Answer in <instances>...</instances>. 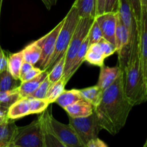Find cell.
Segmentation results:
<instances>
[{
    "label": "cell",
    "instance_id": "6da1fadb",
    "mask_svg": "<svg viewBox=\"0 0 147 147\" xmlns=\"http://www.w3.org/2000/svg\"><path fill=\"white\" fill-rule=\"evenodd\" d=\"M132 108L123 89V71H121L116 81L103 91L94 112L101 129L114 135L126 125Z\"/></svg>",
    "mask_w": 147,
    "mask_h": 147
},
{
    "label": "cell",
    "instance_id": "7a4b0ae2",
    "mask_svg": "<svg viewBox=\"0 0 147 147\" xmlns=\"http://www.w3.org/2000/svg\"><path fill=\"white\" fill-rule=\"evenodd\" d=\"M123 89L133 107L147 100V84L141 63L139 33L131 40L129 59L123 70Z\"/></svg>",
    "mask_w": 147,
    "mask_h": 147
},
{
    "label": "cell",
    "instance_id": "3957f363",
    "mask_svg": "<svg viewBox=\"0 0 147 147\" xmlns=\"http://www.w3.org/2000/svg\"><path fill=\"white\" fill-rule=\"evenodd\" d=\"M80 19V17H79L77 10L73 5L67 15L63 19L64 22L57 35L54 53L47 62L44 71H46L47 72L50 71L52 68L58 62V61L65 55Z\"/></svg>",
    "mask_w": 147,
    "mask_h": 147
},
{
    "label": "cell",
    "instance_id": "277c9868",
    "mask_svg": "<svg viewBox=\"0 0 147 147\" xmlns=\"http://www.w3.org/2000/svg\"><path fill=\"white\" fill-rule=\"evenodd\" d=\"M9 147H45L40 118L27 125L17 126Z\"/></svg>",
    "mask_w": 147,
    "mask_h": 147
},
{
    "label": "cell",
    "instance_id": "5b68a950",
    "mask_svg": "<svg viewBox=\"0 0 147 147\" xmlns=\"http://www.w3.org/2000/svg\"><path fill=\"white\" fill-rule=\"evenodd\" d=\"M69 125L73 128L78 136L83 147H86L88 143L98 138L101 128L96 113L83 118H71L68 116Z\"/></svg>",
    "mask_w": 147,
    "mask_h": 147
},
{
    "label": "cell",
    "instance_id": "8992f818",
    "mask_svg": "<svg viewBox=\"0 0 147 147\" xmlns=\"http://www.w3.org/2000/svg\"><path fill=\"white\" fill-rule=\"evenodd\" d=\"M95 18H80L76 27L70 43L65 53V63L63 77L65 78L70 70L73 62L81 46L82 43L88 35L89 30Z\"/></svg>",
    "mask_w": 147,
    "mask_h": 147
},
{
    "label": "cell",
    "instance_id": "52a82bcc",
    "mask_svg": "<svg viewBox=\"0 0 147 147\" xmlns=\"http://www.w3.org/2000/svg\"><path fill=\"white\" fill-rule=\"evenodd\" d=\"M49 124L53 135L67 147H83L78 136L70 125H66L56 120L50 111Z\"/></svg>",
    "mask_w": 147,
    "mask_h": 147
},
{
    "label": "cell",
    "instance_id": "ba28073f",
    "mask_svg": "<svg viewBox=\"0 0 147 147\" xmlns=\"http://www.w3.org/2000/svg\"><path fill=\"white\" fill-rule=\"evenodd\" d=\"M63 22H64V20L60 22V23H58L47 34L35 41L36 43L41 48V56L37 64L38 66L37 68L40 69L42 71L45 70L47 62L54 53L57 35L60 33V29L63 27Z\"/></svg>",
    "mask_w": 147,
    "mask_h": 147
},
{
    "label": "cell",
    "instance_id": "9c48e42d",
    "mask_svg": "<svg viewBox=\"0 0 147 147\" xmlns=\"http://www.w3.org/2000/svg\"><path fill=\"white\" fill-rule=\"evenodd\" d=\"M95 20L97 22L101 30L103 37L116 46L115 33L116 27V12L103 13L96 16Z\"/></svg>",
    "mask_w": 147,
    "mask_h": 147
},
{
    "label": "cell",
    "instance_id": "30bf717a",
    "mask_svg": "<svg viewBox=\"0 0 147 147\" xmlns=\"http://www.w3.org/2000/svg\"><path fill=\"white\" fill-rule=\"evenodd\" d=\"M117 14L121 22L129 30L131 39L134 35L139 33V28L134 14L128 0H119Z\"/></svg>",
    "mask_w": 147,
    "mask_h": 147
},
{
    "label": "cell",
    "instance_id": "8fae6325",
    "mask_svg": "<svg viewBox=\"0 0 147 147\" xmlns=\"http://www.w3.org/2000/svg\"><path fill=\"white\" fill-rule=\"evenodd\" d=\"M139 35L141 63L147 84V10H142V19L139 29Z\"/></svg>",
    "mask_w": 147,
    "mask_h": 147
},
{
    "label": "cell",
    "instance_id": "7c38bea8",
    "mask_svg": "<svg viewBox=\"0 0 147 147\" xmlns=\"http://www.w3.org/2000/svg\"><path fill=\"white\" fill-rule=\"evenodd\" d=\"M121 71L118 65L114 67H110L103 64L100 67L98 81L96 85L104 91L116 81Z\"/></svg>",
    "mask_w": 147,
    "mask_h": 147
},
{
    "label": "cell",
    "instance_id": "4fadbf2b",
    "mask_svg": "<svg viewBox=\"0 0 147 147\" xmlns=\"http://www.w3.org/2000/svg\"><path fill=\"white\" fill-rule=\"evenodd\" d=\"M64 110L68 116L74 118L87 117L94 112V107L84 99L68 105Z\"/></svg>",
    "mask_w": 147,
    "mask_h": 147
},
{
    "label": "cell",
    "instance_id": "5bb4252c",
    "mask_svg": "<svg viewBox=\"0 0 147 147\" xmlns=\"http://www.w3.org/2000/svg\"><path fill=\"white\" fill-rule=\"evenodd\" d=\"M32 115L29 97H23L13 104L8 110L7 118L10 120L20 119Z\"/></svg>",
    "mask_w": 147,
    "mask_h": 147
},
{
    "label": "cell",
    "instance_id": "9a60e30c",
    "mask_svg": "<svg viewBox=\"0 0 147 147\" xmlns=\"http://www.w3.org/2000/svg\"><path fill=\"white\" fill-rule=\"evenodd\" d=\"M17 125L15 120L7 119L0 122V147H9Z\"/></svg>",
    "mask_w": 147,
    "mask_h": 147
},
{
    "label": "cell",
    "instance_id": "2e32d148",
    "mask_svg": "<svg viewBox=\"0 0 147 147\" xmlns=\"http://www.w3.org/2000/svg\"><path fill=\"white\" fill-rule=\"evenodd\" d=\"M47 75H48V72L46 71H42L40 74H39L34 79L27 81V82H21V84L18 87L19 93L21 97H28L30 95H32L38 88L40 84L45 80Z\"/></svg>",
    "mask_w": 147,
    "mask_h": 147
},
{
    "label": "cell",
    "instance_id": "e0dca14e",
    "mask_svg": "<svg viewBox=\"0 0 147 147\" xmlns=\"http://www.w3.org/2000/svg\"><path fill=\"white\" fill-rule=\"evenodd\" d=\"M80 18H95L96 16V0H76L73 4Z\"/></svg>",
    "mask_w": 147,
    "mask_h": 147
},
{
    "label": "cell",
    "instance_id": "ac0fdd59",
    "mask_svg": "<svg viewBox=\"0 0 147 147\" xmlns=\"http://www.w3.org/2000/svg\"><path fill=\"white\" fill-rule=\"evenodd\" d=\"M89 48V40H88V37H86V38L85 39V40L83 41V43H82L81 46H80V49H79L77 55H76V58H75L74 61L73 62V64H72L71 68H70V70L69 71L67 76L65 78V81L67 82H68V81L70 80V78L73 76L75 73L78 71V69L80 68V66H81L82 63L85 61L84 59L85 56H86V53H87L88 50Z\"/></svg>",
    "mask_w": 147,
    "mask_h": 147
},
{
    "label": "cell",
    "instance_id": "d6986e66",
    "mask_svg": "<svg viewBox=\"0 0 147 147\" xmlns=\"http://www.w3.org/2000/svg\"><path fill=\"white\" fill-rule=\"evenodd\" d=\"M83 99L91 104L94 108L98 105L102 99L103 91L97 85L79 89Z\"/></svg>",
    "mask_w": 147,
    "mask_h": 147
},
{
    "label": "cell",
    "instance_id": "ffe728a7",
    "mask_svg": "<svg viewBox=\"0 0 147 147\" xmlns=\"http://www.w3.org/2000/svg\"><path fill=\"white\" fill-rule=\"evenodd\" d=\"M105 59L106 58L99 48L98 43H94L89 46L88 50L85 56L84 61H87L90 64L101 67L104 64Z\"/></svg>",
    "mask_w": 147,
    "mask_h": 147
},
{
    "label": "cell",
    "instance_id": "44dd1931",
    "mask_svg": "<svg viewBox=\"0 0 147 147\" xmlns=\"http://www.w3.org/2000/svg\"><path fill=\"white\" fill-rule=\"evenodd\" d=\"M22 53L24 61L34 66L40 61V56H41V48L34 41L27 45L22 50Z\"/></svg>",
    "mask_w": 147,
    "mask_h": 147
},
{
    "label": "cell",
    "instance_id": "7402d4cb",
    "mask_svg": "<svg viewBox=\"0 0 147 147\" xmlns=\"http://www.w3.org/2000/svg\"><path fill=\"white\" fill-rule=\"evenodd\" d=\"M23 61L22 50L14 53H10L7 58V69L16 79H20V73Z\"/></svg>",
    "mask_w": 147,
    "mask_h": 147
},
{
    "label": "cell",
    "instance_id": "603a6c76",
    "mask_svg": "<svg viewBox=\"0 0 147 147\" xmlns=\"http://www.w3.org/2000/svg\"><path fill=\"white\" fill-rule=\"evenodd\" d=\"M83 99L80 93L79 89H70V90L63 91V93L58 97L55 100V103L60 105L63 109L67 107L68 105L75 103L77 101Z\"/></svg>",
    "mask_w": 147,
    "mask_h": 147
},
{
    "label": "cell",
    "instance_id": "cb8c5ba5",
    "mask_svg": "<svg viewBox=\"0 0 147 147\" xmlns=\"http://www.w3.org/2000/svg\"><path fill=\"white\" fill-rule=\"evenodd\" d=\"M20 84L21 81L13 77L7 68L0 72V92L13 90L18 88Z\"/></svg>",
    "mask_w": 147,
    "mask_h": 147
},
{
    "label": "cell",
    "instance_id": "d4e9b609",
    "mask_svg": "<svg viewBox=\"0 0 147 147\" xmlns=\"http://www.w3.org/2000/svg\"><path fill=\"white\" fill-rule=\"evenodd\" d=\"M18 88L7 92H0V109L8 110L17 101L21 99Z\"/></svg>",
    "mask_w": 147,
    "mask_h": 147
},
{
    "label": "cell",
    "instance_id": "484cf974",
    "mask_svg": "<svg viewBox=\"0 0 147 147\" xmlns=\"http://www.w3.org/2000/svg\"><path fill=\"white\" fill-rule=\"evenodd\" d=\"M67 82H66L65 78L62 77L55 83L52 84L51 86L49 88V90L46 95L45 99H47V102L50 104L54 103L56 99L58 98V97L61 95L65 90V86Z\"/></svg>",
    "mask_w": 147,
    "mask_h": 147
},
{
    "label": "cell",
    "instance_id": "4316f807",
    "mask_svg": "<svg viewBox=\"0 0 147 147\" xmlns=\"http://www.w3.org/2000/svg\"><path fill=\"white\" fill-rule=\"evenodd\" d=\"M65 55L63 56L48 72L47 77L52 84L55 83L63 77L65 71Z\"/></svg>",
    "mask_w": 147,
    "mask_h": 147
},
{
    "label": "cell",
    "instance_id": "83f0119b",
    "mask_svg": "<svg viewBox=\"0 0 147 147\" xmlns=\"http://www.w3.org/2000/svg\"><path fill=\"white\" fill-rule=\"evenodd\" d=\"M30 99L31 114H41L48 108L50 105L45 99H36L29 97Z\"/></svg>",
    "mask_w": 147,
    "mask_h": 147
},
{
    "label": "cell",
    "instance_id": "f1b7e54d",
    "mask_svg": "<svg viewBox=\"0 0 147 147\" xmlns=\"http://www.w3.org/2000/svg\"><path fill=\"white\" fill-rule=\"evenodd\" d=\"M88 37L89 46L98 43L102 38H103L101 30H100L97 22L95 20V19L90 30H89Z\"/></svg>",
    "mask_w": 147,
    "mask_h": 147
},
{
    "label": "cell",
    "instance_id": "f546056e",
    "mask_svg": "<svg viewBox=\"0 0 147 147\" xmlns=\"http://www.w3.org/2000/svg\"><path fill=\"white\" fill-rule=\"evenodd\" d=\"M52 83L49 80L48 77H46L45 80L40 84L37 89L33 92L32 95H30L28 97L36 98V99H45L46 95L49 90V88L51 86Z\"/></svg>",
    "mask_w": 147,
    "mask_h": 147
},
{
    "label": "cell",
    "instance_id": "4dcf8cb0",
    "mask_svg": "<svg viewBox=\"0 0 147 147\" xmlns=\"http://www.w3.org/2000/svg\"><path fill=\"white\" fill-rule=\"evenodd\" d=\"M131 7L132 9L136 23L138 24V28L139 29L142 19V4L141 0H128Z\"/></svg>",
    "mask_w": 147,
    "mask_h": 147
},
{
    "label": "cell",
    "instance_id": "1f68e13d",
    "mask_svg": "<svg viewBox=\"0 0 147 147\" xmlns=\"http://www.w3.org/2000/svg\"><path fill=\"white\" fill-rule=\"evenodd\" d=\"M42 71L41 69H39V68L37 67H34H34H33L32 69H30L27 74H25L24 76H22V77L20 79V80L21 81V82H27V81H29V80H31V79H34V78H35L36 76H38L39 74H40L42 73Z\"/></svg>",
    "mask_w": 147,
    "mask_h": 147
},
{
    "label": "cell",
    "instance_id": "d6a6232c",
    "mask_svg": "<svg viewBox=\"0 0 147 147\" xmlns=\"http://www.w3.org/2000/svg\"><path fill=\"white\" fill-rule=\"evenodd\" d=\"M119 0H106L104 13L117 12Z\"/></svg>",
    "mask_w": 147,
    "mask_h": 147
},
{
    "label": "cell",
    "instance_id": "836d02e7",
    "mask_svg": "<svg viewBox=\"0 0 147 147\" xmlns=\"http://www.w3.org/2000/svg\"><path fill=\"white\" fill-rule=\"evenodd\" d=\"M86 147H109L107 144L103 141L100 140L98 138H94L93 140H90L86 145Z\"/></svg>",
    "mask_w": 147,
    "mask_h": 147
},
{
    "label": "cell",
    "instance_id": "e575fe53",
    "mask_svg": "<svg viewBox=\"0 0 147 147\" xmlns=\"http://www.w3.org/2000/svg\"><path fill=\"white\" fill-rule=\"evenodd\" d=\"M7 68V57L0 45V72Z\"/></svg>",
    "mask_w": 147,
    "mask_h": 147
},
{
    "label": "cell",
    "instance_id": "d590c367",
    "mask_svg": "<svg viewBox=\"0 0 147 147\" xmlns=\"http://www.w3.org/2000/svg\"><path fill=\"white\" fill-rule=\"evenodd\" d=\"M105 2L106 0H96V16L100 15L104 13Z\"/></svg>",
    "mask_w": 147,
    "mask_h": 147
},
{
    "label": "cell",
    "instance_id": "8d00e7d4",
    "mask_svg": "<svg viewBox=\"0 0 147 147\" xmlns=\"http://www.w3.org/2000/svg\"><path fill=\"white\" fill-rule=\"evenodd\" d=\"M34 67V66L30 63H27V62L23 61L22 64L21 66V69H20V79L22 77V76H24L25 74H27L30 69H32V68Z\"/></svg>",
    "mask_w": 147,
    "mask_h": 147
},
{
    "label": "cell",
    "instance_id": "74e56055",
    "mask_svg": "<svg viewBox=\"0 0 147 147\" xmlns=\"http://www.w3.org/2000/svg\"><path fill=\"white\" fill-rule=\"evenodd\" d=\"M41 1L48 10H51L52 7L55 5L57 2V0H41Z\"/></svg>",
    "mask_w": 147,
    "mask_h": 147
},
{
    "label": "cell",
    "instance_id": "f35d334b",
    "mask_svg": "<svg viewBox=\"0 0 147 147\" xmlns=\"http://www.w3.org/2000/svg\"><path fill=\"white\" fill-rule=\"evenodd\" d=\"M7 112H8V110L0 109V122H2L9 119L7 118Z\"/></svg>",
    "mask_w": 147,
    "mask_h": 147
},
{
    "label": "cell",
    "instance_id": "ab89813d",
    "mask_svg": "<svg viewBox=\"0 0 147 147\" xmlns=\"http://www.w3.org/2000/svg\"><path fill=\"white\" fill-rule=\"evenodd\" d=\"M3 0H0V14H1V5H2Z\"/></svg>",
    "mask_w": 147,
    "mask_h": 147
},
{
    "label": "cell",
    "instance_id": "60d3db41",
    "mask_svg": "<svg viewBox=\"0 0 147 147\" xmlns=\"http://www.w3.org/2000/svg\"><path fill=\"white\" fill-rule=\"evenodd\" d=\"M143 147H147V140H146V143H145L144 145V146H143Z\"/></svg>",
    "mask_w": 147,
    "mask_h": 147
}]
</instances>
